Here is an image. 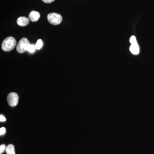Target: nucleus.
<instances>
[{"instance_id": "f257e3e1", "label": "nucleus", "mask_w": 154, "mask_h": 154, "mask_svg": "<svg viewBox=\"0 0 154 154\" xmlns=\"http://www.w3.org/2000/svg\"><path fill=\"white\" fill-rule=\"evenodd\" d=\"M17 45L16 39L12 36L7 37L2 43V48L4 51H10L14 49Z\"/></svg>"}, {"instance_id": "f03ea898", "label": "nucleus", "mask_w": 154, "mask_h": 154, "mask_svg": "<svg viewBox=\"0 0 154 154\" xmlns=\"http://www.w3.org/2000/svg\"><path fill=\"white\" fill-rule=\"evenodd\" d=\"M30 42L27 38L24 37L20 39L17 45V51L19 53H23L28 51L30 45Z\"/></svg>"}, {"instance_id": "7ed1b4c3", "label": "nucleus", "mask_w": 154, "mask_h": 154, "mask_svg": "<svg viewBox=\"0 0 154 154\" xmlns=\"http://www.w3.org/2000/svg\"><path fill=\"white\" fill-rule=\"evenodd\" d=\"M47 19L48 22L54 25H59L62 21V17L57 13H50L48 15Z\"/></svg>"}, {"instance_id": "20e7f679", "label": "nucleus", "mask_w": 154, "mask_h": 154, "mask_svg": "<svg viewBox=\"0 0 154 154\" xmlns=\"http://www.w3.org/2000/svg\"><path fill=\"white\" fill-rule=\"evenodd\" d=\"M19 97L18 94L14 92L9 94L7 98L8 103L11 107L17 106L19 102Z\"/></svg>"}, {"instance_id": "39448f33", "label": "nucleus", "mask_w": 154, "mask_h": 154, "mask_svg": "<svg viewBox=\"0 0 154 154\" xmlns=\"http://www.w3.org/2000/svg\"><path fill=\"white\" fill-rule=\"evenodd\" d=\"M30 19L27 17H19L17 20L18 25L20 26H26L28 25L30 22Z\"/></svg>"}, {"instance_id": "423d86ee", "label": "nucleus", "mask_w": 154, "mask_h": 154, "mask_svg": "<svg viewBox=\"0 0 154 154\" xmlns=\"http://www.w3.org/2000/svg\"><path fill=\"white\" fill-rule=\"evenodd\" d=\"M40 14L36 11H32L29 15V19L32 22H35L38 21L40 18Z\"/></svg>"}, {"instance_id": "0eeeda50", "label": "nucleus", "mask_w": 154, "mask_h": 154, "mask_svg": "<svg viewBox=\"0 0 154 154\" xmlns=\"http://www.w3.org/2000/svg\"><path fill=\"white\" fill-rule=\"evenodd\" d=\"M130 51L134 55H137L140 53V48L137 42L131 44L130 47Z\"/></svg>"}, {"instance_id": "6e6552de", "label": "nucleus", "mask_w": 154, "mask_h": 154, "mask_svg": "<svg viewBox=\"0 0 154 154\" xmlns=\"http://www.w3.org/2000/svg\"><path fill=\"white\" fill-rule=\"evenodd\" d=\"M6 152L7 154H15V147L12 144H10L6 147Z\"/></svg>"}, {"instance_id": "1a4fd4ad", "label": "nucleus", "mask_w": 154, "mask_h": 154, "mask_svg": "<svg viewBox=\"0 0 154 154\" xmlns=\"http://www.w3.org/2000/svg\"><path fill=\"white\" fill-rule=\"evenodd\" d=\"M43 45V42L41 39H38L35 45V47L36 49L39 50L42 47Z\"/></svg>"}, {"instance_id": "9d476101", "label": "nucleus", "mask_w": 154, "mask_h": 154, "mask_svg": "<svg viewBox=\"0 0 154 154\" xmlns=\"http://www.w3.org/2000/svg\"><path fill=\"white\" fill-rule=\"evenodd\" d=\"M36 49L35 45H30V46L28 47L27 51H29V52L31 53H33L35 51Z\"/></svg>"}, {"instance_id": "9b49d317", "label": "nucleus", "mask_w": 154, "mask_h": 154, "mask_svg": "<svg viewBox=\"0 0 154 154\" xmlns=\"http://www.w3.org/2000/svg\"><path fill=\"white\" fill-rule=\"evenodd\" d=\"M130 43H131V44L137 42L135 36H131V38H130Z\"/></svg>"}, {"instance_id": "f8f14e48", "label": "nucleus", "mask_w": 154, "mask_h": 154, "mask_svg": "<svg viewBox=\"0 0 154 154\" xmlns=\"http://www.w3.org/2000/svg\"><path fill=\"white\" fill-rule=\"evenodd\" d=\"M6 147L5 145L2 144L0 146V154H2L3 152L6 150Z\"/></svg>"}, {"instance_id": "ddd939ff", "label": "nucleus", "mask_w": 154, "mask_h": 154, "mask_svg": "<svg viewBox=\"0 0 154 154\" xmlns=\"http://www.w3.org/2000/svg\"><path fill=\"white\" fill-rule=\"evenodd\" d=\"M6 133V128L5 127H2L0 128V135H3Z\"/></svg>"}, {"instance_id": "4468645a", "label": "nucleus", "mask_w": 154, "mask_h": 154, "mask_svg": "<svg viewBox=\"0 0 154 154\" xmlns=\"http://www.w3.org/2000/svg\"><path fill=\"white\" fill-rule=\"evenodd\" d=\"M6 119L3 115H0V121L2 122L6 121Z\"/></svg>"}, {"instance_id": "2eb2a0df", "label": "nucleus", "mask_w": 154, "mask_h": 154, "mask_svg": "<svg viewBox=\"0 0 154 154\" xmlns=\"http://www.w3.org/2000/svg\"><path fill=\"white\" fill-rule=\"evenodd\" d=\"M42 1L45 3H51L54 2V0H42Z\"/></svg>"}]
</instances>
